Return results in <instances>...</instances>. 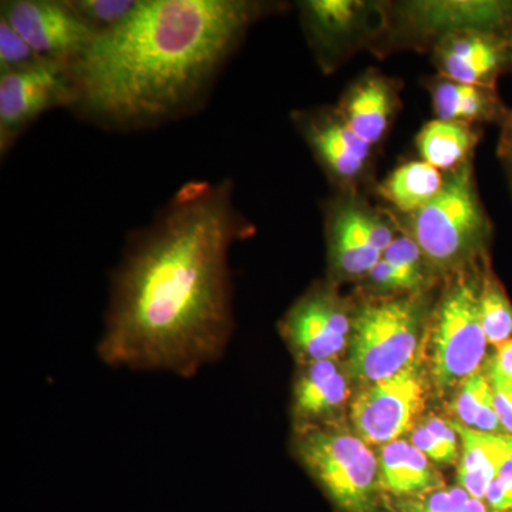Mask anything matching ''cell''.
<instances>
[{
	"label": "cell",
	"mask_w": 512,
	"mask_h": 512,
	"mask_svg": "<svg viewBox=\"0 0 512 512\" xmlns=\"http://www.w3.org/2000/svg\"><path fill=\"white\" fill-rule=\"evenodd\" d=\"M249 232L229 181L183 185L114 272L100 359L181 377L221 359L234 325L229 251Z\"/></svg>",
	"instance_id": "1"
},
{
	"label": "cell",
	"mask_w": 512,
	"mask_h": 512,
	"mask_svg": "<svg viewBox=\"0 0 512 512\" xmlns=\"http://www.w3.org/2000/svg\"><path fill=\"white\" fill-rule=\"evenodd\" d=\"M325 232L336 281L365 279L400 234L392 212L376 210L357 191H340L326 204Z\"/></svg>",
	"instance_id": "7"
},
{
	"label": "cell",
	"mask_w": 512,
	"mask_h": 512,
	"mask_svg": "<svg viewBox=\"0 0 512 512\" xmlns=\"http://www.w3.org/2000/svg\"><path fill=\"white\" fill-rule=\"evenodd\" d=\"M426 429L433 434L434 439L439 441L441 446L444 447V450L447 451L448 456L453 458L454 461H457L458 458V437L456 429H454L453 424L450 421H444L443 419H439V417H431V419L427 420L424 423Z\"/></svg>",
	"instance_id": "30"
},
{
	"label": "cell",
	"mask_w": 512,
	"mask_h": 512,
	"mask_svg": "<svg viewBox=\"0 0 512 512\" xmlns=\"http://www.w3.org/2000/svg\"><path fill=\"white\" fill-rule=\"evenodd\" d=\"M410 443L413 444L414 447L419 448L421 453L424 456L429 457L431 461L434 463L441 464H453L456 461L453 460L444 447L441 446L439 441L434 439L433 434L430 433L429 430L426 429V426H419L413 430L412 436H410Z\"/></svg>",
	"instance_id": "29"
},
{
	"label": "cell",
	"mask_w": 512,
	"mask_h": 512,
	"mask_svg": "<svg viewBox=\"0 0 512 512\" xmlns=\"http://www.w3.org/2000/svg\"><path fill=\"white\" fill-rule=\"evenodd\" d=\"M427 89L437 120L461 121L473 124H498L503 126L510 107L505 106L498 89L460 83L437 76L430 80Z\"/></svg>",
	"instance_id": "18"
},
{
	"label": "cell",
	"mask_w": 512,
	"mask_h": 512,
	"mask_svg": "<svg viewBox=\"0 0 512 512\" xmlns=\"http://www.w3.org/2000/svg\"><path fill=\"white\" fill-rule=\"evenodd\" d=\"M272 3L141 0L120 25L70 63L73 111L111 130L161 126L198 109Z\"/></svg>",
	"instance_id": "2"
},
{
	"label": "cell",
	"mask_w": 512,
	"mask_h": 512,
	"mask_svg": "<svg viewBox=\"0 0 512 512\" xmlns=\"http://www.w3.org/2000/svg\"><path fill=\"white\" fill-rule=\"evenodd\" d=\"M480 315L488 343L500 346L512 339V303L487 258L481 269Z\"/></svg>",
	"instance_id": "24"
},
{
	"label": "cell",
	"mask_w": 512,
	"mask_h": 512,
	"mask_svg": "<svg viewBox=\"0 0 512 512\" xmlns=\"http://www.w3.org/2000/svg\"><path fill=\"white\" fill-rule=\"evenodd\" d=\"M293 451L340 512L379 511V458L365 440L323 424L296 431Z\"/></svg>",
	"instance_id": "5"
},
{
	"label": "cell",
	"mask_w": 512,
	"mask_h": 512,
	"mask_svg": "<svg viewBox=\"0 0 512 512\" xmlns=\"http://www.w3.org/2000/svg\"><path fill=\"white\" fill-rule=\"evenodd\" d=\"M501 128L500 138L497 144V157L503 165L505 175H507L508 185L512 194V109L508 113Z\"/></svg>",
	"instance_id": "32"
},
{
	"label": "cell",
	"mask_w": 512,
	"mask_h": 512,
	"mask_svg": "<svg viewBox=\"0 0 512 512\" xmlns=\"http://www.w3.org/2000/svg\"><path fill=\"white\" fill-rule=\"evenodd\" d=\"M431 59L439 76L497 89L512 73V25L450 33L431 46Z\"/></svg>",
	"instance_id": "13"
},
{
	"label": "cell",
	"mask_w": 512,
	"mask_h": 512,
	"mask_svg": "<svg viewBox=\"0 0 512 512\" xmlns=\"http://www.w3.org/2000/svg\"><path fill=\"white\" fill-rule=\"evenodd\" d=\"M392 215L436 274H453L487 256L493 222L478 192L474 158L444 174L439 194L419 211Z\"/></svg>",
	"instance_id": "3"
},
{
	"label": "cell",
	"mask_w": 512,
	"mask_h": 512,
	"mask_svg": "<svg viewBox=\"0 0 512 512\" xmlns=\"http://www.w3.org/2000/svg\"><path fill=\"white\" fill-rule=\"evenodd\" d=\"M141 0H66L70 9L96 35L119 28L140 6Z\"/></svg>",
	"instance_id": "26"
},
{
	"label": "cell",
	"mask_w": 512,
	"mask_h": 512,
	"mask_svg": "<svg viewBox=\"0 0 512 512\" xmlns=\"http://www.w3.org/2000/svg\"><path fill=\"white\" fill-rule=\"evenodd\" d=\"M444 173L423 160L407 161L387 175L377 194L392 207V212L410 215L439 194Z\"/></svg>",
	"instance_id": "22"
},
{
	"label": "cell",
	"mask_w": 512,
	"mask_h": 512,
	"mask_svg": "<svg viewBox=\"0 0 512 512\" xmlns=\"http://www.w3.org/2000/svg\"><path fill=\"white\" fill-rule=\"evenodd\" d=\"M279 329L301 365L339 360L352 339L353 315L330 286L316 285L293 303Z\"/></svg>",
	"instance_id": "11"
},
{
	"label": "cell",
	"mask_w": 512,
	"mask_h": 512,
	"mask_svg": "<svg viewBox=\"0 0 512 512\" xmlns=\"http://www.w3.org/2000/svg\"><path fill=\"white\" fill-rule=\"evenodd\" d=\"M512 25V2L458 0V2H403L384 5V28L377 37L386 49L433 46L441 37L473 28Z\"/></svg>",
	"instance_id": "8"
},
{
	"label": "cell",
	"mask_w": 512,
	"mask_h": 512,
	"mask_svg": "<svg viewBox=\"0 0 512 512\" xmlns=\"http://www.w3.org/2000/svg\"><path fill=\"white\" fill-rule=\"evenodd\" d=\"M293 123L320 167L340 191H357L369 174L373 147L360 140L336 107L295 111Z\"/></svg>",
	"instance_id": "15"
},
{
	"label": "cell",
	"mask_w": 512,
	"mask_h": 512,
	"mask_svg": "<svg viewBox=\"0 0 512 512\" xmlns=\"http://www.w3.org/2000/svg\"><path fill=\"white\" fill-rule=\"evenodd\" d=\"M303 30L323 72L383 32L384 5L356 0H308L299 3Z\"/></svg>",
	"instance_id": "12"
},
{
	"label": "cell",
	"mask_w": 512,
	"mask_h": 512,
	"mask_svg": "<svg viewBox=\"0 0 512 512\" xmlns=\"http://www.w3.org/2000/svg\"><path fill=\"white\" fill-rule=\"evenodd\" d=\"M424 292L370 299L353 313L350 373L376 383L416 360L427 323Z\"/></svg>",
	"instance_id": "4"
},
{
	"label": "cell",
	"mask_w": 512,
	"mask_h": 512,
	"mask_svg": "<svg viewBox=\"0 0 512 512\" xmlns=\"http://www.w3.org/2000/svg\"><path fill=\"white\" fill-rule=\"evenodd\" d=\"M380 485L394 498H412L444 488L429 457L410 441L396 440L380 450Z\"/></svg>",
	"instance_id": "20"
},
{
	"label": "cell",
	"mask_w": 512,
	"mask_h": 512,
	"mask_svg": "<svg viewBox=\"0 0 512 512\" xmlns=\"http://www.w3.org/2000/svg\"><path fill=\"white\" fill-rule=\"evenodd\" d=\"M400 89L402 84L393 77L367 70L350 84L336 111L360 140L375 147L392 127L400 107Z\"/></svg>",
	"instance_id": "16"
},
{
	"label": "cell",
	"mask_w": 512,
	"mask_h": 512,
	"mask_svg": "<svg viewBox=\"0 0 512 512\" xmlns=\"http://www.w3.org/2000/svg\"><path fill=\"white\" fill-rule=\"evenodd\" d=\"M487 258V256H485ZM483 261L450 274L431 323V377L439 392L480 372L487 352L480 315Z\"/></svg>",
	"instance_id": "6"
},
{
	"label": "cell",
	"mask_w": 512,
	"mask_h": 512,
	"mask_svg": "<svg viewBox=\"0 0 512 512\" xmlns=\"http://www.w3.org/2000/svg\"><path fill=\"white\" fill-rule=\"evenodd\" d=\"M512 512V511H511Z\"/></svg>",
	"instance_id": "33"
},
{
	"label": "cell",
	"mask_w": 512,
	"mask_h": 512,
	"mask_svg": "<svg viewBox=\"0 0 512 512\" xmlns=\"http://www.w3.org/2000/svg\"><path fill=\"white\" fill-rule=\"evenodd\" d=\"M426 399V372L414 360L397 375L369 384L357 394L350 407L353 429L367 444L386 446L413 429Z\"/></svg>",
	"instance_id": "10"
},
{
	"label": "cell",
	"mask_w": 512,
	"mask_h": 512,
	"mask_svg": "<svg viewBox=\"0 0 512 512\" xmlns=\"http://www.w3.org/2000/svg\"><path fill=\"white\" fill-rule=\"evenodd\" d=\"M76 87L69 63L40 60L0 73V154L6 156L30 124L47 111L73 109Z\"/></svg>",
	"instance_id": "9"
},
{
	"label": "cell",
	"mask_w": 512,
	"mask_h": 512,
	"mask_svg": "<svg viewBox=\"0 0 512 512\" xmlns=\"http://www.w3.org/2000/svg\"><path fill=\"white\" fill-rule=\"evenodd\" d=\"M480 140V126L436 119L421 128L416 137V147L420 160L446 174L473 160Z\"/></svg>",
	"instance_id": "21"
},
{
	"label": "cell",
	"mask_w": 512,
	"mask_h": 512,
	"mask_svg": "<svg viewBox=\"0 0 512 512\" xmlns=\"http://www.w3.org/2000/svg\"><path fill=\"white\" fill-rule=\"evenodd\" d=\"M43 57L9 25L8 20L0 18V73L25 69L40 62Z\"/></svg>",
	"instance_id": "27"
},
{
	"label": "cell",
	"mask_w": 512,
	"mask_h": 512,
	"mask_svg": "<svg viewBox=\"0 0 512 512\" xmlns=\"http://www.w3.org/2000/svg\"><path fill=\"white\" fill-rule=\"evenodd\" d=\"M463 446L457 470V485L471 497L485 500L488 488L501 468L512 458V436L507 433H483L450 421Z\"/></svg>",
	"instance_id": "19"
},
{
	"label": "cell",
	"mask_w": 512,
	"mask_h": 512,
	"mask_svg": "<svg viewBox=\"0 0 512 512\" xmlns=\"http://www.w3.org/2000/svg\"><path fill=\"white\" fill-rule=\"evenodd\" d=\"M349 396L348 375L338 360L301 365L292 390V414L298 430L323 426Z\"/></svg>",
	"instance_id": "17"
},
{
	"label": "cell",
	"mask_w": 512,
	"mask_h": 512,
	"mask_svg": "<svg viewBox=\"0 0 512 512\" xmlns=\"http://www.w3.org/2000/svg\"><path fill=\"white\" fill-rule=\"evenodd\" d=\"M487 375L495 382L512 384V339L497 346V352L488 365Z\"/></svg>",
	"instance_id": "31"
},
{
	"label": "cell",
	"mask_w": 512,
	"mask_h": 512,
	"mask_svg": "<svg viewBox=\"0 0 512 512\" xmlns=\"http://www.w3.org/2000/svg\"><path fill=\"white\" fill-rule=\"evenodd\" d=\"M484 501L493 512L512 511V458L491 483Z\"/></svg>",
	"instance_id": "28"
},
{
	"label": "cell",
	"mask_w": 512,
	"mask_h": 512,
	"mask_svg": "<svg viewBox=\"0 0 512 512\" xmlns=\"http://www.w3.org/2000/svg\"><path fill=\"white\" fill-rule=\"evenodd\" d=\"M0 18L8 20L37 55L55 62H74L97 36L66 0H6Z\"/></svg>",
	"instance_id": "14"
},
{
	"label": "cell",
	"mask_w": 512,
	"mask_h": 512,
	"mask_svg": "<svg viewBox=\"0 0 512 512\" xmlns=\"http://www.w3.org/2000/svg\"><path fill=\"white\" fill-rule=\"evenodd\" d=\"M457 423L483 433H504L487 373L477 372L458 387L453 402Z\"/></svg>",
	"instance_id": "23"
},
{
	"label": "cell",
	"mask_w": 512,
	"mask_h": 512,
	"mask_svg": "<svg viewBox=\"0 0 512 512\" xmlns=\"http://www.w3.org/2000/svg\"><path fill=\"white\" fill-rule=\"evenodd\" d=\"M396 512H493L484 500L471 497L461 487L440 488L412 498H396L390 503Z\"/></svg>",
	"instance_id": "25"
}]
</instances>
